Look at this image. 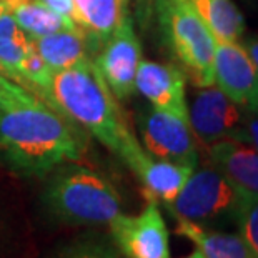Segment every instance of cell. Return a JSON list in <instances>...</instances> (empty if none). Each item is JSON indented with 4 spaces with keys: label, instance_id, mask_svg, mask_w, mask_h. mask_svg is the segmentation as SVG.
<instances>
[{
    "label": "cell",
    "instance_id": "10",
    "mask_svg": "<svg viewBox=\"0 0 258 258\" xmlns=\"http://www.w3.org/2000/svg\"><path fill=\"white\" fill-rule=\"evenodd\" d=\"M213 79L235 103L251 113L258 112V70L241 43H215Z\"/></svg>",
    "mask_w": 258,
    "mask_h": 258
},
{
    "label": "cell",
    "instance_id": "30",
    "mask_svg": "<svg viewBox=\"0 0 258 258\" xmlns=\"http://www.w3.org/2000/svg\"><path fill=\"white\" fill-rule=\"evenodd\" d=\"M14 2H15V0H12V4H14ZM12 4H10V5H12Z\"/></svg>",
    "mask_w": 258,
    "mask_h": 258
},
{
    "label": "cell",
    "instance_id": "2",
    "mask_svg": "<svg viewBox=\"0 0 258 258\" xmlns=\"http://www.w3.org/2000/svg\"><path fill=\"white\" fill-rule=\"evenodd\" d=\"M50 97L55 110L79 123L117 157L137 139L93 58L53 74Z\"/></svg>",
    "mask_w": 258,
    "mask_h": 258
},
{
    "label": "cell",
    "instance_id": "19",
    "mask_svg": "<svg viewBox=\"0 0 258 258\" xmlns=\"http://www.w3.org/2000/svg\"><path fill=\"white\" fill-rule=\"evenodd\" d=\"M32 47V37L22 29L7 9L0 14V63L9 79L20 85L22 63ZM22 87V85H20Z\"/></svg>",
    "mask_w": 258,
    "mask_h": 258
},
{
    "label": "cell",
    "instance_id": "7",
    "mask_svg": "<svg viewBox=\"0 0 258 258\" xmlns=\"http://www.w3.org/2000/svg\"><path fill=\"white\" fill-rule=\"evenodd\" d=\"M139 128L145 150L152 157L197 167L199 150L188 118L150 108L140 115Z\"/></svg>",
    "mask_w": 258,
    "mask_h": 258
},
{
    "label": "cell",
    "instance_id": "15",
    "mask_svg": "<svg viewBox=\"0 0 258 258\" xmlns=\"http://www.w3.org/2000/svg\"><path fill=\"white\" fill-rule=\"evenodd\" d=\"M37 52L53 74L70 69L87 58H95L97 50L92 40L80 29L62 30L55 34L32 38Z\"/></svg>",
    "mask_w": 258,
    "mask_h": 258
},
{
    "label": "cell",
    "instance_id": "20",
    "mask_svg": "<svg viewBox=\"0 0 258 258\" xmlns=\"http://www.w3.org/2000/svg\"><path fill=\"white\" fill-rule=\"evenodd\" d=\"M50 258H127L117 250L112 240L98 235H84L53 251Z\"/></svg>",
    "mask_w": 258,
    "mask_h": 258
},
{
    "label": "cell",
    "instance_id": "23",
    "mask_svg": "<svg viewBox=\"0 0 258 258\" xmlns=\"http://www.w3.org/2000/svg\"><path fill=\"white\" fill-rule=\"evenodd\" d=\"M232 140H238V142H245V144H250L258 152V112L256 113L248 112L245 123L241 125V128L237 134V137L232 139Z\"/></svg>",
    "mask_w": 258,
    "mask_h": 258
},
{
    "label": "cell",
    "instance_id": "28",
    "mask_svg": "<svg viewBox=\"0 0 258 258\" xmlns=\"http://www.w3.org/2000/svg\"><path fill=\"white\" fill-rule=\"evenodd\" d=\"M0 75H4V77H7V79H9V75H7V72H5V69L2 67V63H0Z\"/></svg>",
    "mask_w": 258,
    "mask_h": 258
},
{
    "label": "cell",
    "instance_id": "8",
    "mask_svg": "<svg viewBox=\"0 0 258 258\" xmlns=\"http://www.w3.org/2000/svg\"><path fill=\"white\" fill-rule=\"evenodd\" d=\"M248 110L235 103L218 87H203L188 107V122L195 139L205 147L223 139H235Z\"/></svg>",
    "mask_w": 258,
    "mask_h": 258
},
{
    "label": "cell",
    "instance_id": "3",
    "mask_svg": "<svg viewBox=\"0 0 258 258\" xmlns=\"http://www.w3.org/2000/svg\"><path fill=\"white\" fill-rule=\"evenodd\" d=\"M42 207L47 215L65 225H108L122 213L117 190L95 170L79 162L60 165L47 175Z\"/></svg>",
    "mask_w": 258,
    "mask_h": 258
},
{
    "label": "cell",
    "instance_id": "14",
    "mask_svg": "<svg viewBox=\"0 0 258 258\" xmlns=\"http://www.w3.org/2000/svg\"><path fill=\"white\" fill-rule=\"evenodd\" d=\"M127 17V0H74L75 25L90 38L97 50Z\"/></svg>",
    "mask_w": 258,
    "mask_h": 258
},
{
    "label": "cell",
    "instance_id": "29",
    "mask_svg": "<svg viewBox=\"0 0 258 258\" xmlns=\"http://www.w3.org/2000/svg\"><path fill=\"white\" fill-rule=\"evenodd\" d=\"M0 2H4V4H7L9 7H10V4H12V0H0Z\"/></svg>",
    "mask_w": 258,
    "mask_h": 258
},
{
    "label": "cell",
    "instance_id": "13",
    "mask_svg": "<svg viewBox=\"0 0 258 258\" xmlns=\"http://www.w3.org/2000/svg\"><path fill=\"white\" fill-rule=\"evenodd\" d=\"M213 168L233 185L258 194V152L245 142L223 139L207 147Z\"/></svg>",
    "mask_w": 258,
    "mask_h": 258
},
{
    "label": "cell",
    "instance_id": "4",
    "mask_svg": "<svg viewBox=\"0 0 258 258\" xmlns=\"http://www.w3.org/2000/svg\"><path fill=\"white\" fill-rule=\"evenodd\" d=\"M155 12L163 38L185 77L199 89L215 84V38L188 0H155Z\"/></svg>",
    "mask_w": 258,
    "mask_h": 258
},
{
    "label": "cell",
    "instance_id": "6",
    "mask_svg": "<svg viewBox=\"0 0 258 258\" xmlns=\"http://www.w3.org/2000/svg\"><path fill=\"white\" fill-rule=\"evenodd\" d=\"M110 240L127 258H170L168 228L157 202L148 200L139 215L120 213L108 223Z\"/></svg>",
    "mask_w": 258,
    "mask_h": 258
},
{
    "label": "cell",
    "instance_id": "5",
    "mask_svg": "<svg viewBox=\"0 0 258 258\" xmlns=\"http://www.w3.org/2000/svg\"><path fill=\"white\" fill-rule=\"evenodd\" d=\"M240 202V186L208 167L194 170L178 197L167 207L175 218H185L202 227L212 223L235 222Z\"/></svg>",
    "mask_w": 258,
    "mask_h": 258
},
{
    "label": "cell",
    "instance_id": "22",
    "mask_svg": "<svg viewBox=\"0 0 258 258\" xmlns=\"http://www.w3.org/2000/svg\"><path fill=\"white\" fill-rule=\"evenodd\" d=\"M30 97H34V93L25 90L24 87L15 84L14 80L7 79V77L0 75V105L12 103V102L27 100V98H30Z\"/></svg>",
    "mask_w": 258,
    "mask_h": 258
},
{
    "label": "cell",
    "instance_id": "11",
    "mask_svg": "<svg viewBox=\"0 0 258 258\" xmlns=\"http://www.w3.org/2000/svg\"><path fill=\"white\" fill-rule=\"evenodd\" d=\"M137 175L145 190L147 200L162 202L168 207L178 197L195 167L185 163L160 160L148 153L140 142H134L120 157Z\"/></svg>",
    "mask_w": 258,
    "mask_h": 258
},
{
    "label": "cell",
    "instance_id": "16",
    "mask_svg": "<svg viewBox=\"0 0 258 258\" xmlns=\"http://www.w3.org/2000/svg\"><path fill=\"white\" fill-rule=\"evenodd\" d=\"M177 233L194 241L205 258H255L238 233L208 230L185 218H177Z\"/></svg>",
    "mask_w": 258,
    "mask_h": 258
},
{
    "label": "cell",
    "instance_id": "1",
    "mask_svg": "<svg viewBox=\"0 0 258 258\" xmlns=\"http://www.w3.org/2000/svg\"><path fill=\"white\" fill-rule=\"evenodd\" d=\"M85 142L77 128L38 97L0 105V160L22 177L42 178L79 162Z\"/></svg>",
    "mask_w": 258,
    "mask_h": 258
},
{
    "label": "cell",
    "instance_id": "26",
    "mask_svg": "<svg viewBox=\"0 0 258 258\" xmlns=\"http://www.w3.org/2000/svg\"><path fill=\"white\" fill-rule=\"evenodd\" d=\"M185 258H205V256H203V255H202V251H200L199 248H197V250H194L188 256H185Z\"/></svg>",
    "mask_w": 258,
    "mask_h": 258
},
{
    "label": "cell",
    "instance_id": "25",
    "mask_svg": "<svg viewBox=\"0 0 258 258\" xmlns=\"http://www.w3.org/2000/svg\"><path fill=\"white\" fill-rule=\"evenodd\" d=\"M241 45L245 47L246 53H248L250 58L253 60L255 67H256V70H258V35L248 38V40H245L243 43H241Z\"/></svg>",
    "mask_w": 258,
    "mask_h": 258
},
{
    "label": "cell",
    "instance_id": "24",
    "mask_svg": "<svg viewBox=\"0 0 258 258\" xmlns=\"http://www.w3.org/2000/svg\"><path fill=\"white\" fill-rule=\"evenodd\" d=\"M15 2H17V0H15ZM38 2L47 5V7L52 9L53 12L74 20V0H38Z\"/></svg>",
    "mask_w": 258,
    "mask_h": 258
},
{
    "label": "cell",
    "instance_id": "9",
    "mask_svg": "<svg viewBox=\"0 0 258 258\" xmlns=\"http://www.w3.org/2000/svg\"><path fill=\"white\" fill-rule=\"evenodd\" d=\"M93 60L115 98L127 100L135 90L137 70L142 62V45L130 17L118 25Z\"/></svg>",
    "mask_w": 258,
    "mask_h": 258
},
{
    "label": "cell",
    "instance_id": "12",
    "mask_svg": "<svg viewBox=\"0 0 258 258\" xmlns=\"http://www.w3.org/2000/svg\"><path fill=\"white\" fill-rule=\"evenodd\" d=\"M185 82L183 70L177 65L142 60L135 77V89L152 103L153 108L188 118Z\"/></svg>",
    "mask_w": 258,
    "mask_h": 258
},
{
    "label": "cell",
    "instance_id": "21",
    "mask_svg": "<svg viewBox=\"0 0 258 258\" xmlns=\"http://www.w3.org/2000/svg\"><path fill=\"white\" fill-rule=\"evenodd\" d=\"M235 223L238 227V235L243 238L255 258H258V194L240 188Z\"/></svg>",
    "mask_w": 258,
    "mask_h": 258
},
{
    "label": "cell",
    "instance_id": "27",
    "mask_svg": "<svg viewBox=\"0 0 258 258\" xmlns=\"http://www.w3.org/2000/svg\"><path fill=\"white\" fill-rule=\"evenodd\" d=\"M9 9V5L7 4H4V2H0V14L4 12V10H7Z\"/></svg>",
    "mask_w": 258,
    "mask_h": 258
},
{
    "label": "cell",
    "instance_id": "18",
    "mask_svg": "<svg viewBox=\"0 0 258 258\" xmlns=\"http://www.w3.org/2000/svg\"><path fill=\"white\" fill-rule=\"evenodd\" d=\"M14 19L32 38L55 34L62 30H75L74 20L53 12L38 0H17L9 7Z\"/></svg>",
    "mask_w": 258,
    "mask_h": 258
},
{
    "label": "cell",
    "instance_id": "17",
    "mask_svg": "<svg viewBox=\"0 0 258 258\" xmlns=\"http://www.w3.org/2000/svg\"><path fill=\"white\" fill-rule=\"evenodd\" d=\"M217 42H238L245 32V19L233 0H188Z\"/></svg>",
    "mask_w": 258,
    "mask_h": 258
}]
</instances>
